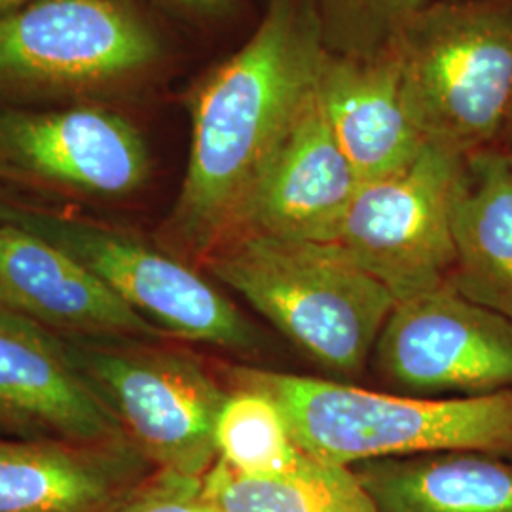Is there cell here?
I'll use <instances>...</instances> for the list:
<instances>
[{"mask_svg":"<svg viewBox=\"0 0 512 512\" xmlns=\"http://www.w3.org/2000/svg\"><path fill=\"white\" fill-rule=\"evenodd\" d=\"M325 50L311 0H270L253 37L207 74L190 101L181 192L165 251L203 262L236 230L258 175L315 92Z\"/></svg>","mask_w":512,"mask_h":512,"instance_id":"cell-1","label":"cell"},{"mask_svg":"<svg viewBox=\"0 0 512 512\" xmlns=\"http://www.w3.org/2000/svg\"><path fill=\"white\" fill-rule=\"evenodd\" d=\"M232 378L279 406L302 452L336 465L437 452H512V389L431 399L255 368H236Z\"/></svg>","mask_w":512,"mask_h":512,"instance_id":"cell-2","label":"cell"},{"mask_svg":"<svg viewBox=\"0 0 512 512\" xmlns=\"http://www.w3.org/2000/svg\"><path fill=\"white\" fill-rule=\"evenodd\" d=\"M202 264L311 359L344 376L363 370L397 304L340 243L238 234Z\"/></svg>","mask_w":512,"mask_h":512,"instance_id":"cell-3","label":"cell"},{"mask_svg":"<svg viewBox=\"0 0 512 512\" xmlns=\"http://www.w3.org/2000/svg\"><path fill=\"white\" fill-rule=\"evenodd\" d=\"M404 107L425 141L461 156L512 124V0H429L395 52Z\"/></svg>","mask_w":512,"mask_h":512,"instance_id":"cell-4","label":"cell"},{"mask_svg":"<svg viewBox=\"0 0 512 512\" xmlns=\"http://www.w3.org/2000/svg\"><path fill=\"white\" fill-rule=\"evenodd\" d=\"M54 334L154 469L205 476L215 465L228 391L198 359L147 340Z\"/></svg>","mask_w":512,"mask_h":512,"instance_id":"cell-5","label":"cell"},{"mask_svg":"<svg viewBox=\"0 0 512 512\" xmlns=\"http://www.w3.org/2000/svg\"><path fill=\"white\" fill-rule=\"evenodd\" d=\"M162 54L133 0H31L0 18V103L120 90Z\"/></svg>","mask_w":512,"mask_h":512,"instance_id":"cell-6","label":"cell"},{"mask_svg":"<svg viewBox=\"0 0 512 512\" xmlns=\"http://www.w3.org/2000/svg\"><path fill=\"white\" fill-rule=\"evenodd\" d=\"M0 222L18 226L80 260L131 310L164 334L245 353L258 332L186 260L99 220L0 202Z\"/></svg>","mask_w":512,"mask_h":512,"instance_id":"cell-7","label":"cell"},{"mask_svg":"<svg viewBox=\"0 0 512 512\" xmlns=\"http://www.w3.org/2000/svg\"><path fill=\"white\" fill-rule=\"evenodd\" d=\"M465 158L425 141L401 169L359 184L338 241L399 300L435 289L456 266L454 209Z\"/></svg>","mask_w":512,"mask_h":512,"instance_id":"cell-8","label":"cell"},{"mask_svg":"<svg viewBox=\"0 0 512 512\" xmlns=\"http://www.w3.org/2000/svg\"><path fill=\"white\" fill-rule=\"evenodd\" d=\"M150 169L143 133L114 110L0 103V183L71 200L118 202L145 186Z\"/></svg>","mask_w":512,"mask_h":512,"instance_id":"cell-9","label":"cell"},{"mask_svg":"<svg viewBox=\"0 0 512 512\" xmlns=\"http://www.w3.org/2000/svg\"><path fill=\"white\" fill-rule=\"evenodd\" d=\"M374 351L385 378L414 393L512 389V319L450 281L399 300Z\"/></svg>","mask_w":512,"mask_h":512,"instance_id":"cell-10","label":"cell"},{"mask_svg":"<svg viewBox=\"0 0 512 512\" xmlns=\"http://www.w3.org/2000/svg\"><path fill=\"white\" fill-rule=\"evenodd\" d=\"M359 184L323 114L315 86L258 175L230 238L262 234L336 243Z\"/></svg>","mask_w":512,"mask_h":512,"instance_id":"cell-11","label":"cell"},{"mask_svg":"<svg viewBox=\"0 0 512 512\" xmlns=\"http://www.w3.org/2000/svg\"><path fill=\"white\" fill-rule=\"evenodd\" d=\"M0 296L4 310L59 334L147 342L164 338L80 260L6 222H0Z\"/></svg>","mask_w":512,"mask_h":512,"instance_id":"cell-12","label":"cell"},{"mask_svg":"<svg viewBox=\"0 0 512 512\" xmlns=\"http://www.w3.org/2000/svg\"><path fill=\"white\" fill-rule=\"evenodd\" d=\"M148 469L131 440L0 437V512H109Z\"/></svg>","mask_w":512,"mask_h":512,"instance_id":"cell-13","label":"cell"},{"mask_svg":"<svg viewBox=\"0 0 512 512\" xmlns=\"http://www.w3.org/2000/svg\"><path fill=\"white\" fill-rule=\"evenodd\" d=\"M0 404L44 437L129 440L54 332L16 311L0 310Z\"/></svg>","mask_w":512,"mask_h":512,"instance_id":"cell-14","label":"cell"},{"mask_svg":"<svg viewBox=\"0 0 512 512\" xmlns=\"http://www.w3.org/2000/svg\"><path fill=\"white\" fill-rule=\"evenodd\" d=\"M317 99L361 183L401 169L425 145L404 107L395 55L361 61L325 52Z\"/></svg>","mask_w":512,"mask_h":512,"instance_id":"cell-15","label":"cell"},{"mask_svg":"<svg viewBox=\"0 0 512 512\" xmlns=\"http://www.w3.org/2000/svg\"><path fill=\"white\" fill-rule=\"evenodd\" d=\"M454 243L458 277L450 283L512 319V158L505 150L465 158Z\"/></svg>","mask_w":512,"mask_h":512,"instance_id":"cell-16","label":"cell"},{"mask_svg":"<svg viewBox=\"0 0 512 512\" xmlns=\"http://www.w3.org/2000/svg\"><path fill=\"white\" fill-rule=\"evenodd\" d=\"M355 471L378 512H512V467L480 452L372 459Z\"/></svg>","mask_w":512,"mask_h":512,"instance_id":"cell-17","label":"cell"},{"mask_svg":"<svg viewBox=\"0 0 512 512\" xmlns=\"http://www.w3.org/2000/svg\"><path fill=\"white\" fill-rule=\"evenodd\" d=\"M203 501L219 512H378L357 473L306 454L291 475L249 478L217 459Z\"/></svg>","mask_w":512,"mask_h":512,"instance_id":"cell-18","label":"cell"},{"mask_svg":"<svg viewBox=\"0 0 512 512\" xmlns=\"http://www.w3.org/2000/svg\"><path fill=\"white\" fill-rule=\"evenodd\" d=\"M217 456L249 478L291 475L306 458L279 406L262 391L234 385L215 427Z\"/></svg>","mask_w":512,"mask_h":512,"instance_id":"cell-19","label":"cell"},{"mask_svg":"<svg viewBox=\"0 0 512 512\" xmlns=\"http://www.w3.org/2000/svg\"><path fill=\"white\" fill-rule=\"evenodd\" d=\"M429 0H311L323 50L374 61L395 55L408 25Z\"/></svg>","mask_w":512,"mask_h":512,"instance_id":"cell-20","label":"cell"},{"mask_svg":"<svg viewBox=\"0 0 512 512\" xmlns=\"http://www.w3.org/2000/svg\"><path fill=\"white\" fill-rule=\"evenodd\" d=\"M203 476L154 469L109 512H202Z\"/></svg>","mask_w":512,"mask_h":512,"instance_id":"cell-21","label":"cell"},{"mask_svg":"<svg viewBox=\"0 0 512 512\" xmlns=\"http://www.w3.org/2000/svg\"><path fill=\"white\" fill-rule=\"evenodd\" d=\"M167 8L184 16L200 19H217L228 16L238 0H158Z\"/></svg>","mask_w":512,"mask_h":512,"instance_id":"cell-22","label":"cell"},{"mask_svg":"<svg viewBox=\"0 0 512 512\" xmlns=\"http://www.w3.org/2000/svg\"><path fill=\"white\" fill-rule=\"evenodd\" d=\"M0 437H44L27 421L12 414L6 406L0 404Z\"/></svg>","mask_w":512,"mask_h":512,"instance_id":"cell-23","label":"cell"},{"mask_svg":"<svg viewBox=\"0 0 512 512\" xmlns=\"http://www.w3.org/2000/svg\"><path fill=\"white\" fill-rule=\"evenodd\" d=\"M29 2H31V0H0V18H4V16L12 14V12H16L21 6L29 4Z\"/></svg>","mask_w":512,"mask_h":512,"instance_id":"cell-24","label":"cell"},{"mask_svg":"<svg viewBox=\"0 0 512 512\" xmlns=\"http://www.w3.org/2000/svg\"><path fill=\"white\" fill-rule=\"evenodd\" d=\"M507 139H509V147H507L505 152H507V154H509V156L512 158V124L511 129H509V133H507Z\"/></svg>","mask_w":512,"mask_h":512,"instance_id":"cell-25","label":"cell"},{"mask_svg":"<svg viewBox=\"0 0 512 512\" xmlns=\"http://www.w3.org/2000/svg\"><path fill=\"white\" fill-rule=\"evenodd\" d=\"M202 512H219V511H217V509H213V507H209V505H207V503H205V507H203Z\"/></svg>","mask_w":512,"mask_h":512,"instance_id":"cell-26","label":"cell"},{"mask_svg":"<svg viewBox=\"0 0 512 512\" xmlns=\"http://www.w3.org/2000/svg\"><path fill=\"white\" fill-rule=\"evenodd\" d=\"M0 310H4V304H2V296H0Z\"/></svg>","mask_w":512,"mask_h":512,"instance_id":"cell-27","label":"cell"}]
</instances>
